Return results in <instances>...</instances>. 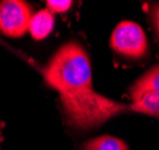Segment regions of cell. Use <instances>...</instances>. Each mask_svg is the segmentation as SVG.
Listing matches in <instances>:
<instances>
[{
	"label": "cell",
	"instance_id": "1",
	"mask_svg": "<svg viewBox=\"0 0 159 150\" xmlns=\"http://www.w3.org/2000/svg\"><path fill=\"white\" fill-rule=\"evenodd\" d=\"M44 80L60 96L92 89V67L86 51L75 41L62 45L43 70Z\"/></svg>",
	"mask_w": 159,
	"mask_h": 150
},
{
	"label": "cell",
	"instance_id": "2",
	"mask_svg": "<svg viewBox=\"0 0 159 150\" xmlns=\"http://www.w3.org/2000/svg\"><path fill=\"white\" fill-rule=\"evenodd\" d=\"M60 100L68 125L80 130L99 126L109 119L130 111V104L114 101L98 94L93 89L62 95Z\"/></svg>",
	"mask_w": 159,
	"mask_h": 150
},
{
	"label": "cell",
	"instance_id": "3",
	"mask_svg": "<svg viewBox=\"0 0 159 150\" xmlns=\"http://www.w3.org/2000/svg\"><path fill=\"white\" fill-rule=\"evenodd\" d=\"M110 47L119 56L139 60L148 52V41L143 29L135 22L123 21L114 29Z\"/></svg>",
	"mask_w": 159,
	"mask_h": 150
},
{
	"label": "cell",
	"instance_id": "4",
	"mask_svg": "<svg viewBox=\"0 0 159 150\" xmlns=\"http://www.w3.org/2000/svg\"><path fill=\"white\" fill-rule=\"evenodd\" d=\"M31 7L22 0L0 2V32L10 37H22L29 31L32 17Z\"/></svg>",
	"mask_w": 159,
	"mask_h": 150
},
{
	"label": "cell",
	"instance_id": "5",
	"mask_svg": "<svg viewBox=\"0 0 159 150\" xmlns=\"http://www.w3.org/2000/svg\"><path fill=\"white\" fill-rule=\"evenodd\" d=\"M54 23H55L54 15L48 8L40 10L39 12L32 15L30 24H29V32L32 36V39L37 41L43 40L52 32L54 28Z\"/></svg>",
	"mask_w": 159,
	"mask_h": 150
},
{
	"label": "cell",
	"instance_id": "6",
	"mask_svg": "<svg viewBox=\"0 0 159 150\" xmlns=\"http://www.w3.org/2000/svg\"><path fill=\"white\" fill-rule=\"evenodd\" d=\"M130 111L159 118V91H146L130 97Z\"/></svg>",
	"mask_w": 159,
	"mask_h": 150
},
{
	"label": "cell",
	"instance_id": "7",
	"mask_svg": "<svg viewBox=\"0 0 159 150\" xmlns=\"http://www.w3.org/2000/svg\"><path fill=\"white\" fill-rule=\"evenodd\" d=\"M146 91H159V64L154 65L143 73L140 78L130 87V97L146 93Z\"/></svg>",
	"mask_w": 159,
	"mask_h": 150
},
{
	"label": "cell",
	"instance_id": "8",
	"mask_svg": "<svg viewBox=\"0 0 159 150\" xmlns=\"http://www.w3.org/2000/svg\"><path fill=\"white\" fill-rule=\"evenodd\" d=\"M81 150H129L127 143L115 136H98L81 145Z\"/></svg>",
	"mask_w": 159,
	"mask_h": 150
},
{
	"label": "cell",
	"instance_id": "9",
	"mask_svg": "<svg viewBox=\"0 0 159 150\" xmlns=\"http://www.w3.org/2000/svg\"><path fill=\"white\" fill-rule=\"evenodd\" d=\"M71 0H49L47 1V8L54 15V13H64L68 11L72 6Z\"/></svg>",
	"mask_w": 159,
	"mask_h": 150
},
{
	"label": "cell",
	"instance_id": "10",
	"mask_svg": "<svg viewBox=\"0 0 159 150\" xmlns=\"http://www.w3.org/2000/svg\"><path fill=\"white\" fill-rule=\"evenodd\" d=\"M152 22H153V28L157 34V37L159 39V4L152 8Z\"/></svg>",
	"mask_w": 159,
	"mask_h": 150
},
{
	"label": "cell",
	"instance_id": "11",
	"mask_svg": "<svg viewBox=\"0 0 159 150\" xmlns=\"http://www.w3.org/2000/svg\"><path fill=\"white\" fill-rule=\"evenodd\" d=\"M0 141H1V136H0ZM0 150H1V149H0Z\"/></svg>",
	"mask_w": 159,
	"mask_h": 150
}]
</instances>
